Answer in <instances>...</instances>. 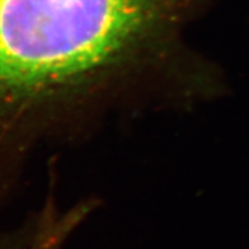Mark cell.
<instances>
[{
    "instance_id": "6da1fadb",
    "label": "cell",
    "mask_w": 249,
    "mask_h": 249,
    "mask_svg": "<svg viewBox=\"0 0 249 249\" xmlns=\"http://www.w3.org/2000/svg\"><path fill=\"white\" fill-rule=\"evenodd\" d=\"M87 209L59 215L55 210H45L38 216L37 230L30 249H64L70 234L78 228Z\"/></svg>"
},
{
    "instance_id": "7a4b0ae2",
    "label": "cell",
    "mask_w": 249,
    "mask_h": 249,
    "mask_svg": "<svg viewBox=\"0 0 249 249\" xmlns=\"http://www.w3.org/2000/svg\"><path fill=\"white\" fill-rule=\"evenodd\" d=\"M37 229L36 217L19 228L0 230V249H30Z\"/></svg>"
}]
</instances>
